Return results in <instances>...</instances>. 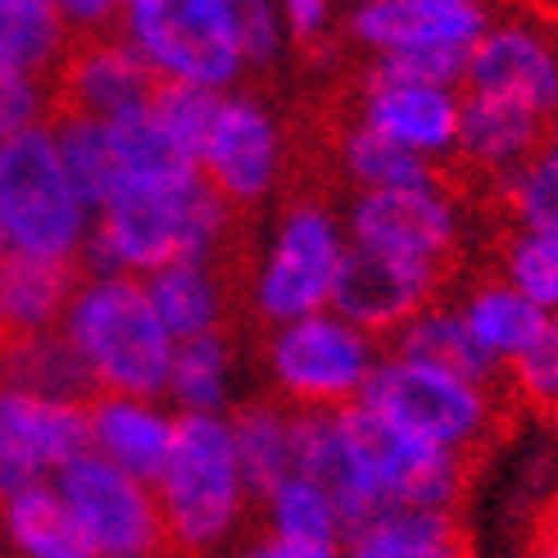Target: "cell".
<instances>
[{
    "label": "cell",
    "mask_w": 558,
    "mask_h": 558,
    "mask_svg": "<svg viewBox=\"0 0 558 558\" xmlns=\"http://www.w3.org/2000/svg\"><path fill=\"white\" fill-rule=\"evenodd\" d=\"M155 87H159L155 73L119 33L77 37L64 54V64L50 77L54 109L87 119H123L132 109L150 105Z\"/></svg>",
    "instance_id": "2e32d148"
},
{
    "label": "cell",
    "mask_w": 558,
    "mask_h": 558,
    "mask_svg": "<svg viewBox=\"0 0 558 558\" xmlns=\"http://www.w3.org/2000/svg\"><path fill=\"white\" fill-rule=\"evenodd\" d=\"M386 354L413 359V364H427L440 373H459L472 381H490L499 386V368L477 350V341L468 337V327L454 310V300H432L427 310H417L404 327H396L386 337Z\"/></svg>",
    "instance_id": "484cf974"
},
{
    "label": "cell",
    "mask_w": 558,
    "mask_h": 558,
    "mask_svg": "<svg viewBox=\"0 0 558 558\" xmlns=\"http://www.w3.org/2000/svg\"><path fill=\"white\" fill-rule=\"evenodd\" d=\"M50 132H54V146L64 155V169L73 173L77 191L87 195L92 209H96L105 195L119 186V159H114V142H109V123L54 109Z\"/></svg>",
    "instance_id": "1f68e13d"
},
{
    "label": "cell",
    "mask_w": 558,
    "mask_h": 558,
    "mask_svg": "<svg viewBox=\"0 0 558 558\" xmlns=\"http://www.w3.org/2000/svg\"><path fill=\"white\" fill-rule=\"evenodd\" d=\"M499 386H505L513 409L558 423V314H545L541 331L526 341V350L499 373Z\"/></svg>",
    "instance_id": "836d02e7"
},
{
    "label": "cell",
    "mask_w": 558,
    "mask_h": 558,
    "mask_svg": "<svg viewBox=\"0 0 558 558\" xmlns=\"http://www.w3.org/2000/svg\"><path fill=\"white\" fill-rule=\"evenodd\" d=\"M232 558H341V545H310V541H287L272 532H255L245 536Z\"/></svg>",
    "instance_id": "ab89813d"
},
{
    "label": "cell",
    "mask_w": 558,
    "mask_h": 558,
    "mask_svg": "<svg viewBox=\"0 0 558 558\" xmlns=\"http://www.w3.org/2000/svg\"><path fill=\"white\" fill-rule=\"evenodd\" d=\"M228 432H232V450L241 463V477L250 495L259 499L295 472V436H300V409L282 404L277 396H245L228 413Z\"/></svg>",
    "instance_id": "7402d4cb"
},
{
    "label": "cell",
    "mask_w": 558,
    "mask_h": 558,
    "mask_svg": "<svg viewBox=\"0 0 558 558\" xmlns=\"http://www.w3.org/2000/svg\"><path fill=\"white\" fill-rule=\"evenodd\" d=\"M0 386L27 390L41 400H64V404H87L96 386L82 368V359L64 341V331H41V337H19L0 341Z\"/></svg>",
    "instance_id": "83f0119b"
},
{
    "label": "cell",
    "mask_w": 558,
    "mask_h": 558,
    "mask_svg": "<svg viewBox=\"0 0 558 558\" xmlns=\"http://www.w3.org/2000/svg\"><path fill=\"white\" fill-rule=\"evenodd\" d=\"M155 505L169 549L182 558H222L250 536L255 495L241 477L228 417L178 413V440L155 477Z\"/></svg>",
    "instance_id": "7a4b0ae2"
},
{
    "label": "cell",
    "mask_w": 558,
    "mask_h": 558,
    "mask_svg": "<svg viewBox=\"0 0 558 558\" xmlns=\"http://www.w3.org/2000/svg\"><path fill=\"white\" fill-rule=\"evenodd\" d=\"M337 169L345 178V186L354 195L364 191H396V186H417V182H432L440 178L436 163L409 155L404 146H396L390 136L373 132L368 123L350 119L341 132H337Z\"/></svg>",
    "instance_id": "f546056e"
},
{
    "label": "cell",
    "mask_w": 558,
    "mask_h": 558,
    "mask_svg": "<svg viewBox=\"0 0 558 558\" xmlns=\"http://www.w3.org/2000/svg\"><path fill=\"white\" fill-rule=\"evenodd\" d=\"M268 396L291 409H345L359 404L368 377L381 364V341L354 327L337 310L304 314L295 323L268 327L264 350Z\"/></svg>",
    "instance_id": "ba28073f"
},
{
    "label": "cell",
    "mask_w": 558,
    "mask_h": 558,
    "mask_svg": "<svg viewBox=\"0 0 558 558\" xmlns=\"http://www.w3.org/2000/svg\"><path fill=\"white\" fill-rule=\"evenodd\" d=\"M549 123L541 114L495 96H472L463 92V109H459V146L454 159L468 173H477L486 182L509 178L513 169H522L541 146H545Z\"/></svg>",
    "instance_id": "d6986e66"
},
{
    "label": "cell",
    "mask_w": 558,
    "mask_h": 558,
    "mask_svg": "<svg viewBox=\"0 0 558 558\" xmlns=\"http://www.w3.org/2000/svg\"><path fill=\"white\" fill-rule=\"evenodd\" d=\"M341 214H345V236L354 250H373V255H386V259L432 268L440 277L454 272V259L468 236L463 205L445 178L350 195V205Z\"/></svg>",
    "instance_id": "9c48e42d"
},
{
    "label": "cell",
    "mask_w": 558,
    "mask_h": 558,
    "mask_svg": "<svg viewBox=\"0 0 558 558\" xmlns=\"http://www.w3.org/2000/svg\"><path fill=\"white\" fill-rule=\"evenodd\" d=\"M236 232V209L201 173L128 178L96 205L87 272L150 277L173 259H222Z\"/></svg>",
    "instance_id": "6da1fadb"
},
{
    "label": "cell",
    "mask_w": 558,
    "mask_h": 558,
    "mask_svg": "<svg viewBox=\"0 0 558 558\" xmlns=\"http://www.w3.org/2000/svg\"><path fill=\"white\" fill-rule=\"evenodd\" d=\"M178 440V413L159 396H109L87 400V450L109 468L155 486Z\"/></svg>",
    "instance_id": "ac0fdd59"
},
{
    "label": "cell",
    "mask_w": 558,
    "mask_h": 558,
    "mask_svg": "<svg viewBox=\"0 0 558 558\" xmlns=\"http://www.w3.org/2000/svg\"><path fill=\"white\" fill-rule=\"evenodd\" d=\"M463 92L522 105L549 123L558 114V46L526 19H490L468 50Z\"/></svg>",
    "instance_id": "9a60e30c"
},
{
    "label": "cell",
    "mask_w": 558,
    "mask_h": 558,
    "mask_svg": "<svg viewBox=\"0 0 558 558\" xmlns=\"http://www.w3.org/2000/svg\"><path fill=\"white\" fill-rule=\"evenodd\" d=\"M545 150H549V155L558 159V114L549 119V132H545Z\"/></svg>",
    "instance_id": "7bdbcfd3"
},
{
    "label": "cell",
    "mask_w": 558,
    "mask_h": 558,
    "mask_svg": "<svg viewBox=\"0 0 558 558\" xmlns=\"http://www.w3.org/2000/svg\"><path fill=\"white\" fill-rule=\"evenodd\" d=\"M350 255L345 214L323 195H295L277 209L245 277V310L264 327L331 310L341 264Z\"/></svg>",
    "instance_id": "8992f818"
},
{
    "label": "cell",
    "mask_w": 558,
    "mask_h": 558,
    "mask_svg": "<svg viewBox=\"0 0 558 558\" xmlns=\"http://www.w3.org/2000/svg\"><path fill=\"white\" fill-rule=\"evenodd\" d=\"M0 255H5V250H0Z\"/></svg>",
    "instance_id": "ee69618b"
},
{
    "label": "cell",
    "mask_w": 558,
    "mask_h": 558,
    "mask_svg": "<svg viewBox=\"0 0 558 558\" xmlns=\"http://www.w3.org/2000/svg\"><path fill=\"white\" fill-rule=\"evenodd\" d=\"M77 454H87V404L0 386V505L50 486Z\"/></svg>",
    "instance_id": "4fadbf2b"
},
{
    "label": "cell",
    "mask_w": 558,
    "mask_h": 558,
    "mask_svg": "<svg viewBox=\"0 0 558 558\" xmlns=\"http://www.w3.org/2000/svg\"><path fill=\"white\" fill-rule=\"evenodd\" d=\"M291 142L282 114L255 92H222L205 132L195 173L209 182L236 214L268 205L287 182Z\"/></svg>",
    "instance_id": "30bf717a"
},
{
    "label": "cell",
    "mask_w": 558,
    "mask_h": 558,
    "mask_svg": "<svg viewBox=\"0 0 558 558\" xmlns=\"http://www.w3.org/2000/svg\"><path fill=\"white\" fill-rule=\"evenodd\" d=\"M541 526H549V532H558V490H554V499H549V509H545Z\"/></svg>",
    "instance_id": "b9f144b4"
},
{
    "label": "cell",
    "mask_w": 558,
    "mask_h": 558,
    "mask_svg": "<svg viewBox=\"0 0 558 558\" xmlns=\"http://www.w3.org/2000/svg\"><path fill=\"white\" fill-rule=\"evenodd\" d=\"M522 558H558V532H549V526H536L532 541H526Z\"/></svg>",
    "instance_id": "60d3db41"
},
{
    "label": "cell",
    "mask_w": 558,
    "mask_h": 558,
    "mask_svg": "<svg viewBox=\"0 0 558 558\" xmlns=\"http://www.w3.org/2000/svg\"><path fill=\"white\" fill-rule=\"evenodd\" d=\"M445 282L432 268H417V264H400V259H386L373 255V250H354L341 264L337 277V291H331V310L341 318H350L354 327H364L368 337L386 341L396 327H404L417 310H427L432 300H440Z\"/></svg>",
    "instance_id": "e0dca14e"
},
{
    "label": "cell",
    "mask_w": 558,
    "mask_h": 558,
    "mask_svg": "<svg viewBox=\"0 0 558 558\" xmlns=\"http://www.w3.org/2000/svg\"><path fill=\"white\" fill-rule=\"evenodd\" d=\"M50 114H54L50 82H0V146L14 142L19 132L50 123Z\"/></svg>",
    "instance_id": "8d00e7d4"
},
{
    "label": "cell",
    "mask_w": 558,
    "mask_h": 558,
    "mask_svg": "<svg viewBox=\"0 0 558 558\" xmlns=\"http://www.w3.org/2000/svg\"><path fill=\"white\" fill-rule=\"evenodd\" d=\"M277 14L295 46H318L337 27V0H277Z\"/></svg>",
    "instance_id": "74e56055"
},
{
    "label": "cell",
    "mask_w": 558,
    "mask_h": 558,
    "mask_svg": "<svg viewBox=\"0 0 558 558\" xmlns=\"http://www.w3.org/2000/svg\"><path fill=\"white\" fill-rule=\"evenodd\" d=\"M64 341L82 359L92 386L109 396H159L178 341L159 323L142 277L82 272L60 318Z\"/></svg>",
    "instance_id": "3957f363"
},
{
    "label": "cell",
    "mask_w": 558,
    "mask_h": 558,
    "mask_svg": "<svg viewBox=\"0 0 558 558\" xmlns=\"http://www.w3.org/2000/svg\"><path fill=\"white\" fill-rule=\"evenodd\" d=\"M0 536H5L14 558H96L54 486H37L5 499L0 505Z\"/></svg>",
    "instance_id": "f1b7e54d"
},
{
    "label": "cell",
    "mask_w": 558,
    "mask_h": 558,
    "mask_svg": "<svg viewBox=\"0 0 558 558\" xmlns=\"http://www.w3.org/2000/svg\"><path fill=\"white\" fill-rule=\"evenodd\" d=\"M228 5H232V19H236L241 50H245L250 69L282 64L291 37H287L282 14H277V0H228Z\"/></svg>",
    "instance_id": "d590c367"
},
{
    "label": "cell",
    "mask_w": 558,
    "mask_h": 558,
    "mask_svg": "<svg viewBox=\"0 0 558 558\" xmlns=\"http://www.w3.org/2000/svg\"><path fill=\"white\" fill-rule=\"evenodd\" d=\"M142 282L173 341L228 331L236 295H232V277L222 268V259H173L155 268L150 277H142Z\"/></svg>",
    "instance_id": "ffe728a7"
},
{
    "label": "cell",
    "mask_w": 558,
    "mask_h": 558,
    "mask_svg": "<svg viewBox=\"0 0 558 558\" xmlns=\"http://www.w3.org/2000/svg\"><path fill=\"white\" fill-rule=\"evenodd\" d=\"M214 105H218L214 92H195V87H155V96H150V114L159 119L163 132H169V142L195 163V159H201V146H205L209 119H214Z\"/></svg>",
    "instance_id": "e575fe53"
},
{
    "label": "cell",
    "mask_w": 558,
    "mask_h": 558,
    "mask_svg": "<svg viewBox=\"0 0 558 558\" xmlns=\"http://www.w3.org/2000/svg\"><path fill=\"white\" fill-rule=\"evenodd\" d=\"M359 409H368L377 423L427 445V450L459 454L482 468L490 445L499 440V427H505V409L513 404L505 386L440 373L381 350V364L359 396Z\"/></svg>",
    "instance_id": "277c9868"
},
{
    "label": "cell",
    "mask_w": 558,
    "mask_h": 558,
    "mask_svg": "<svg viewBox=\"0 0 558 558\" xmlns=\"http://www.w3.org/2000/svg\"><path fill=\"white\" fill-rule=\"evenodd\" d=\"M163 400L173 413H205L228 417L241 396V345L228 331H209V337L178 341L169 381H163Z\"/></svg>",
    "instance_id": "44dd1931"
},
{
    "label": "cell",
    "mask_w": 558,
    "mask_h": 558,
    "mask_svg": "<svg viewBox=\"0 0 558 558\" xmlns=\"http://www.w3.org/2000/svg\"><path fill=\"white\" fill-rule=\"evenodd\" d=\"M454 310L468 327V337L477 341V350L499 373L526 350V341H532L541 331V323H545V314L536 310V304L526 295H518L499 272H486V277H477V282H468L454 300Z\"/></svg>",
    "instance_id": "cb8c5ba5"
},
{
    "label": "cell",
    "mask_w": 558,
    "mask_h": 558,
    "mask_svg": "<svg viewBox=\"0 0 558 558\" xmlns=\"http://www.w3.org/2000/svg\"><path fill=\"white\" fill-rule=\"evenodd\" d=\"M459 109L463 87H440V82L404 77L381 64H368L354 92V119L368 123L373 132L390 136L409 155L440 163L454 159L459 146Z\"/></svg>",
    "instance_id": "5bb4252c"
},
{
    "label": "cell",
    "mask_w": 558,
    "mask_h": 558,
    "mask_svg": "<svg viewBox=\"0 0 558 558\" xmlns=\"http://www.w3.org/2000/svg\"><path fill=\"white\" fill-rule=\"evenodd\" d=\"M73 282L77 268L27 255H0V341L41 337V331L60 327Z\"/></svg>",
    "instance_id": "d4e9b609"
},
{
    "label": "cell",
    "mask_w": 558,
    "mask_h": 558,
    "mask_svg": "<svg viewBox=\"0 0 558 558\" xmlns=\"http://www.w3.org/2000/svg\"><path fill=\"white\" fill-rule=\"evenodd\" d=\"M92 201L77 191L50 123L0 146V250L77 268L92 241Z\"/></svg>",
    "instance_id": "5b68a950"
},
{
    "label": "cell",
    "mask_w": 558,
    "mask_h": 558,
    "mask_svg": "<svg viewBox=\"0 0 558 558\" xmlns=\"http://www.w3.org/2000/svg\"><path fill=\"white\" fill-rule=\"evenodd\" d=\"M73 33L50 0H0V82H50Z\"/></svg>",
    "instance_id": "4316f807"
},
{
    "label": "cell",
    "mask_w": 558,
    "mask_h": 558,
    "mask_svg": "<svg viewBox=\"0 0 558 558\" xmlns=\"http://www.w3.org/2000/svg\"><path fill=\"white\" fill-rule=\"evenodd\" d=\"M495 272L526 295L541 314H558V236L532 232V228H509L499 241Z\"/></svg>",
    "instance_id": "d6a6232c"
},
{
    "label": "cell",
    "mask_w": 558,
    "mask_h": 558,
    "mask_svg": "<svg viewBox=\"0 0 558 558\" xmlns=\"http://www.w3.org/2000/svg\"><path fill=\"white\" fill-rule=\"evenodd\" d=\"M341 558H472V532L450 509H390L354 526Z\"/></svg>",
    "instance_id": "603a6c76"
},
{
    "label": "cell",
    "mask_w": 558,
    "mask_h": 558,
    "mask_svg": "<svg viewBox=\"0 0 558 558\" xmlns=\"http://www.w3.org/2000/svg\"><path fill=\"white\" fill-rule=\"evenodd\" d=\"M486 27V0H354L345 10V37L368 60H468Z\"/></svg>",
    "instance_id": "7c38bea8"
},
{
    "label": "cell",
    "mask_w": 558,
    "mask_h": 558,
    "mask_svg": "<svg viewBox=\"0 0 558 558\" xmlns=\"http://www.w3.org/2000/svg\"><path fill=\"white\" fill-rule=\"evenodd\" d=\"M114 33L142 54L159 87L222 96L250 73L228 0H123Z\"/></svg>",
    "instance_id": "52a82bcc"
},
{
    "label": "cell",
    "mask_w": 558,
    "mask_h": 558,
    "mask_svg": "<svg viewBox=\"0 0 558 558\" xmlns=\"http://www.w3.org/2000/svg\"><path fill=\"white\" fill-rule=\"evenodd\" d=\"M50 486L64 499L69 518L87 536L96 558H163L169 549L155 486L109 468L92 450L77 454Z\"/></svg>",
    "instance_id": "8fae6325"
},
{
    "label": "cell",
    "mask_w": 558,
    "mask_h": 558,
    "mask_svg": "<svg viewBox=\"0 0 558 558\" xmlns=\"http://www.w3.org/2000/svg\"><path fill=\"white\" fill-rule=\"evenodd\" d=\"M259 518L264 532L287 536V541H310V545H341L345 541V522L341 509L314 477L291 472L259 499Z\"/></svg>",
    "instance_id": "4dcf8cb0"
},
{
    "label": "cell",
    "mask_w": 558,
    "mask_h": 558,
    "mask_svg": "<svg viewBox=\"0 0 558 558\" xmlns=\"http://www.w3.org/2000/svg\"><path fill=\"white\" fill-rule=\"evenodd\" d=\"M54 14L64 19V27L73 37H100V33H114L119 14H123V0H50Z\"/></svg>",
    "instance_id": "f35d334b"
}]
</instances>
